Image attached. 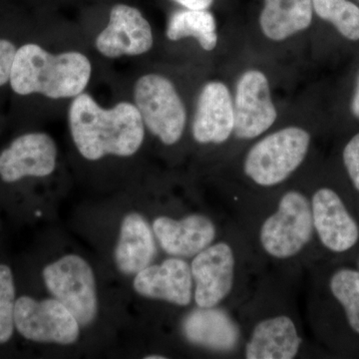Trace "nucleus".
Here are the masks:
<instances>
[{"mask_svg": "<svg viewBox=\"0 0 359 359\" xmlns=\"http://www.w3.org/2000/svg\"><path fill=\"white\" fill-rule=\"evenodd\" d=\"M68 123L78 152L89 161L131 157L145 139V125L134 103L120 102L105 109L85 92L72 99Z\"/></svg>", "mask_w": 359, "mask_h": 359, "instance_id": "1", "label": "nucleus"}, {"mask_svg": "<svg viewBox=\"0 0 359 359\" xmlns=\"http://www.w3.org/2000/svg\"><path fill=\"white\" fill-rule=\"evenodd\" d=\"M91 75V62L81 52L52 54L39 44L27 43L16 51L9 83L18 95L73 99L83 93Z\"/></svg>", "mask_w": 359, "mask_h": 359, "instance_id": "2", "label": "nucleus"}, {"mask_svg": "<svg viewBox=\"0 0 359 359\" xmlns=\"http://www.w3.org/2000/svg\"><path fill=\"white\" fill-rule=\"evenodd\" d=\"M313 135L304 123L273 127L255 140L245 153L243 172L263 188L280 185L302 167L311 150Z\"/></svg>", "mask_w": 359, "mask_h": 359, "instance_id": "3", "label": "nucleus"}, {"mask_svg": "<svg viewBox=\"0 0 359 359\" xmlns=\"http://www.w3.org/2000/svg\"><path fill=\"white\" fill-rule=\"evenodd\" d=\"M235 112L233 138L255 141L278 125L282 115L276 102L275 80L264 63L241 66L231 80Z\"/></svg>", "mask_w": 359, "mask_h": 359, "instance_id": "4", "label": "nucleus"}, {"mask_svg": "<svg viewBox=\"0 0 359 359\" xmlns=\"http://www.w3.org/2000/svg\"><path fill=\"white\" fill-rule=\"evenodd\" d=\"M134 104L146 130L165 146L178 144L189 124L185 101L176 84L160 73H148L134 86Z\"/></svg>", "mask_w": 359, "mask_h": 359, "instance_id": "5", "label": "nucleus"}, {"mask_svg": "<svg viewBox=\"0 0 359 359\" xmlns=\"http://www.w3.org/2000/svg\"><path fill=\"white\" fill-rule=\"evenodd\" d=\"M314 231L311 204L299 191H289L278 209L262 224L259 241L264 252L276 259L297 256L311 242Z\"/></svg>", "mask_w": 359, "mask_h": 359, "instance_id": "6", "label": "nucleus"}, {"mask_svg": "<svg viewBox=\"0 0 359 359\" xmlns=\"http://www.w3.org/2000/svg\"><path fill=\"white\" fill-rule=\"evenodd\" d=\"M45 287L76 318L80 327L95 320L98 313L96 280L83 257L66 255L47 264L42 271Z\"/></svg>", "mask_w": 359, "mask_h": 359, "instance_id": "7", "label": "nucleus"}, {"mask_svg": "<svg viewBox=\"0 0 359 359\" xmlns=\"http://www.w3.org/2000/svg\"><path fill=\"white\" fill-rule=\"evenodd\" d=\"M14 325L25 339L40 344L70 346L80 335L76 318L55 299L37 301L28 295L18 297Z\"/></svg>", "mask_w": 359, "mask_h": 359, "instance_id": "8", "label": "nucleus"}, {"mask_svg": "<svg viewBox=\"0 0 359 359\" xmlns=\"http://www.w3.org/2000/svg\"><path fill=\"white\" fill-rule=\"evenodd\" d=\"M235 112L230 80L214 78L201 87L191 119V133L200 145H224L233 138Z\"/></svg>", "mask_w": 359, "mask_h": 359, "instance_id": "9", "label": "nucleus"}, {"mask_svg": "<svg viewBox=\"0 0 359 359\" xmlns=\"http://www.w3.org/2000/svg\"><path fill=\"white\" fill-rule=\"evenodd\" d=\"M313 0H264L257 18V37L271 50L306 39L313 22Z\"/></svg>", "mask_w": 359, "mask_h": 359, "instance_id": "10", "label": "nucleus"}, {"mask_svg": "<svg viewBox=\"0 0 359 359\" xmlns=\"http://www.w3.org/2000/svg\"><path fill=\"white\" fill-rule=\"evenodd\" d=\"M95 45L107 58L143 55L154 45L152 26L139 9L117 4L111 9L109 23L97 36Z\"/></svg>", "mask_w": 359, "mask_h": 359, "instance_id": "11", "label": "nucleus"}, {"mask_svg": "<svg viewBox=\"0 0 359 359\" xmlns=\"http://www.w3.org/2000/svg\"><path fill=\"white\" fill-rule=\"evenodd\" d=\"M57 165V146L50 135L33 132L21 135L0 153V178L15 183L26 177L43 178Z\"/></svg>", "mask_w": 359, "mask_h": 359, "instance_id": "12", "label": "nucleus"}, {"mask_svg": "<svg viewBox=\"0 0 359 359\" xmlns=\"http://www.w3.org/2000/svg\"><path fill=\"white\" fill-rule=\"evenodd\" d=\"M194 299L199 308H215L231 294L235 278V256L226 243L205 248L191 264Z\"/></svg>", "mask_w": 359, "mask_h": 359, "instance_id": "13", "label": "nucleus"}, {"mask_svg": "<svg viewBox=\"0 0 359 359\" xmlns=\"http://www.w3.org/2000/svg\"><path fill=\"white\" fill-rule=\"evenodd\" d=\"M313 228L323 247L330 252H346L359 241V226L339 194L318 189L311 199Z\"/></svg>", "mask_w": 359, "mask_h": 359, "instance_id": "14", "label": "nucleus"}, {"mask_svg": "<svg viewBox=\"0 0 359 359\" xmlns=\"http://www.w3.org/2000/svg\"><path fill=\"white\" fill-rule=\"evenodd\" d=\"M193 283L190 264L182 257H172L139 271L133 287L141 297L187 306L192 302Z\"/></svg>", "mask_w": 359, "mask_h": 359, "instance_id": "15", "label": "nucleus"}, {"mask_svg": "<svg viewBox=\"0 0 359 359\" xmlns=\"http://www.w3.org/2000/svg\"><path fill=\"white\" fill-rule=\"evenodd\" d=\"M152 229L162 250L170 256L182 259L195 257L211 245L217 236L212 219L200 214L180 219L158 217Z\"/></svg>", "mask_w": 359, "mask_h": 359, "instance_id": "16", "label": "nucleus"}, {"mask_svg": "<svg viewBox=\"0 0 359 359\" xmlns=\"http://www.w3.org/2000/svg\"><path fill=\"white\" fill-rule=\"evenodd\" d=\"M155 233L145 217L136 212L123 219L115 248V263L126 276H135L147 268L155 259Z\"/></svg>", "mask_w": 359, "mask_h": 359, "instance_id": "17", "label": "nucleus"}, {"mask_svg": "<svg viewBox=\"0 0 359 359\" xmlns=\"http://www.w3.org/2000/svg\"><path fill=\"white\" fill-rule=\"evenodd\" d=\"M183 334L195 346L228 353L237 346L240 330L223 309L199 308L186 316Z\"/></svg>", "mask_w": 359, "mask_h": 359, "instance_id": "18", "label": "nucleus"}, {"mask_svg": "<svg viewBox=\"0 0 359 359\" xmlns=\"http://www.w3.org/2000/svg\"><path fill=\"white\" fill-rule=\"evenodd\" d=\"M302 339L292 318L278 316L259 321L245 348L248 359H292L299 353Z\"/></svg>", "mask_w": 359, "mask_h": 359, "instance_id": "19", "label": "nucleus"}, {"mask_svg": "<svg viewBox=\"0 0 359 359\" xmlns=\"http://www.w3.org/2000/svg\"><path fill=\"white\" fill-rule=\"evenodd\" d=\"M166 37L172 42L192 39L208 53L216 51L219 43L218 25L209 11H176L168 21Z\"/></svg>", "mask_w": 359, "mask_h": 359, "instance_id": "20", "label": "nucleus"}, {"mask_svg": "<svg viewBox=\"0 0 359 359\" xmlns=\"http://www.w3.org/2000/svg\"><path fill=\"white\" fill-rule=\"evenodd\" d=\"M313 13L349 41H359V7L348 0H313Z\"/></svg>", "mask_w": 359, "mask_h": 359, "instance_id": "21", "label": "nucleus"}, {"mask_svg": "<svg viewBox=\"0 0 359 359\" xmlns=\"http://www.w3.org/2000/svg\"><path fill=\"white\" fill-rule=\"evenodd\" d=\"M330 287L344 309L349 327L359 334V271L339 269L330 278Z\"/></svg>", "mask_w": 359, "mask_h": 359, "instance_id": "22", "label": "nucleus"}, {"mask_svg": "<svg viewBox=\"0 0 359 359\" xmlns=\"http://www.w3.org/2000/svg\"><path fill=\"white\" fill-rule=\"evenodd\" d=\"M13 273L7 264H0V346L13 337L16 302Z\"/></svg>", "mask_w": 359, "mask_h": 359, "instance_id": "23", "label": "nucleus"}, {"mask_svg": "<svg viewBox=\"0 0 359 359\" xmlns=\"http://www.w3.org/2000/svg\"><path fill=\"white\" fill-rule=\"evenodd\" d=\"M342 160L351 184L359 192V133L354 135L344 146Z\"/></svg>", "mask_w": 359, "mask_h": 359, "instance_id": "24", "label": "nucleus"}, {"mask_svg": "<svg viewBox=\"0 0 359 359\" xmlns=\"http://www.w3.org/2000/svg\"><path fill=\"white\" fill-rule=\"evenodd\" d=\"M16 51L18 48L13 42L0 39V87L11 80Z\"/></svg>", "mask_w": 359, "mask_h": 359, "instance_id": "25", "label": "nucleus"}, {"mask_svg": "<svg viewBox=\"0 0 359 359\" xmlns=\"http://www.w3.org/2000/svg\"><path fill=\"white\" fill-rule=\"evenodd\" d=\"M185 9L191 11H209L214 0H174Z\"/></svg>", "mask_w": 359, "mask_h": 359, "instance_id": "26", "label": "nucleus"}, {"mask_svg": "<svg viewBox=\"0 0 359 359\" xmlns=\"http://www.w3.org/2000/svg\"><path fill=\"white\" fill-rule=\"evenodd\" d=\"M351 112L355 119L359 120V75L358 78V83H356L355 89H354L353 95L351 97Z\"/></svg>", "mask_w": 359, "mask_h": 359, "instance_id": "27", "label": "nucleus"}, {"mask_svg": "<svg viewBox=\"0 0 359 359\" xmlns=\"http://www.w3.org/2000/svg\"><path fill=\"white\" fill-rule=\"evenodd\" d=\"M146 359H165L166 356L158 355V354H152V355L146 356Z\"/></svg>", "mask_w": 359, "mask_h": 359, "instance_id": "28", "label": "nucleus"}, {"mask_svg": "<svg viewBox=\"0 0 359 359\" xmlns=\"http://www.w3.org/2000/svg\"><path fill=\"white\" fill-rule=\"evenodd\" d=\"M358 268H359V262H358Z\"/></svg>", "mask_w": 359, "mask_h": 359, "instance_id": "29", "label": "nucleus"}]
</instances>
